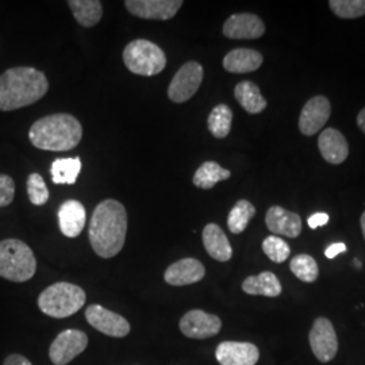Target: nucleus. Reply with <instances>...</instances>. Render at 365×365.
<instances>
[{"label": "nucleus", "instance_id": "nucleus-21", "mask_svg": "<svg viewBox=\"0 0 365 365\" xmlns=\"http://www.w3.org/2000/svg\"><path fill=\"white\" fill-rule=\"evenodd\" d=\"M262 60L260 52L248 48H238L225 56L223 68L230 73H249L257 71L262 66Z\"/></svg>", "mask_w": 365, "mask_h": 365}, {"label": "nucleus", "instance_id": "nucleus-5", "mask_svg": "<svg viewBox=\"0 0 365 365\" xmlns=\"http://www.w3.org/2000/svg\"><path fill=\"white\" fill-rule=\"evenodd\" d=\"M86 292L81 287L66 282H58L45 288L38 297L39 310L52 318H68L86 304Z\"/></svg>", "mask_w": 365, "mask_h": 365}, {"label": "nucleus", "instance_id": "nucleus-33", "mask_svg": "<svg viewBox=\"0 0 365 365\" xmlns=\"http://www.w3.org/2000/svg\"><path fill=\"white\" fill-rule=\"evenodd\" d=\"M15 195V182L7 175H0V207L11 205Z\"/></svg>", "mask_w": 365, "mask_h": 365}, {"label": "nucleus", "instance_id": "nucleus-30", "mask_svg": "<svg viewBox=\"0 0 365 365\" xmlns=\"http://www.w3.org/2000/svg\"><path fill=\"white\" fill-rule=\"evenodd\" d=\"M329 6L342 19H356L365 15V0H330Z\"/></svg>", "mask_w": 365, "mask_h": 365}, {"label": "nucleus", "instance_id": "nucleus-18", "mask_svg": "<svg viewBox=\"0 0 365 365\" xmlns=\"http://www.w3.org/2000/svg\"><path fill=\"white\" fill-rule=\"evenodd\" d=\"M265 223L274 235H284L288 238H297L302 232L299 215L279 206H274L267 211Z\"/></svg>", "mask_w": 365, "mask_h": 365}, {"label": "nucleus", "instance_id": "nucleus-27", "mask_svg": "<svg viewBox=\"0 0 365 365\" xmlns=\"http://www.w3.org/2000/svg\"><path fill=\"white\" fill-rule=\"evenodd\" d=\"M233 111L227 105L215 106L207 119V128L215 138H226L232 129Z\"/></svg>", "mask_w": 365, "mask_h": 365}, {"label": "nucleus", "instance_id": "nucleus-36", "mask_svg": "<svg viewBox=\"0 0 365 365\" xmlns=\"http://www.w3.org/2000/svg\"><path fill=\"white\" fill-rule=\"evenodd\" d=\"M3 365H33L29 360H27L25 356H22V354H16V353H14V354H10V356H7L6 359H4V361H3Z\"/></svg>", "mask_w": 365, "mask_h": 365}, {"label": "nucleus", "instance_id": "nucleus-26", "mask_svg": "<svg viewBox=\"0 0 365 365\" xmlns=\"http://www.w3.org/2000/svg\"><path fill=\"white\" fill-rule=\"evenodd\" d=\"M230 176L232 172L222 168L218 163L206 161L196 170L192 182L197 188L211 190L217 182L227 180Z\"/></svg>", "mask_w": 365, "mask_h": 365}, {"label": "nucleus", "instance_id": "nucleus-2", "mask_svg": "<svg viewBox=\"0 0 365 365\" xmlns=\"http://www.w3.org/2000/svg\"><path fill=\"white\" fill-rule=\"evenodd\" d=\"M49 90L43 72L16 66L0 75V111H13L41 101Z\"/></svg>", "mask_w": 365, "mask_h": 365}, {"label": "nucleus", "instance_id": "nucleus-20", "mask_svg": "<svg viewBox=\"0 0 365 365\" xmlns=\"http://www.w3.org/2000/svg\"><path fill=\"white\" fill-rule=\"evenodd\" d=\"M202 238L206 252L214 260L226 262L232 259L233 249L229 242V238L223 233L221 226H218L217 223L206 225L202 233Z\"/></svg>", "mask_w": 365, "mask_h": 365}, {"label": "nucleus", "instance_id": "nucleus-31", "mask_svg": "<svg viewBox=\"0 0 365 365\" xmlns=\"http://www.w3.org/2000/svg\"><path fill=\"white\" fill-rule=\"evenodd\" d=\"M262 250L274 262H284L291 255V248L284 240L277 235H269L262 241Z\"/></svg>", "mask_w": 365, "mask_h": 365}, {"label": "nucleus", "instance_id": "nucleus-35", "mask_svg": "<svg viewBox=\"0 0 365 365\" xmlns=\"http://www.w3.org/2000/svg\"><path fill=\"white\" fill-rule=\"evenodd\" d=\"M344 252H346V245L344 242H336V244H331L330 247H327L325 250V256L327 259H334Z\"/></svg>", "mask_w": 365, "mask_h": 365}, {"label": "nucleus", "instance_id": "nucleus-28", "mask_svg": "<svg viewBox=\"0 0 365 365\" xmlns=\"http://www.w3.org/2000/svg\"><path fill=\"white\" fill-rule=\"evenodd\" d=\"M256 215V209L249 200H238L235 207L230 210L227 217V227L233 235H241L247 227L249 222Z\"/></svg>", "mask_w": 365, "mask_h": 365}, {"label": "nucleus", "instance_id": "nucleus-19", "mask_svg": "<svg viewBox=\"0 0 365 365\" xmlns=\"http://www.w3.org/2000/svg\"><path fill=\"white\" fill-rule=\"evenodd\" d=\"M318 148L327 163L339 165L342 164L349 155V146L341 131L329 128L322 131L318 138Z\"/></svg>", "mask_w": 365, "mask_h": 365}, {"label": "nucleus", "instance_id": "nucleus-9", "mask_svg": "<svg viewBox=\"0 0 365 365\" xmlns=\"http://www.w3.org/2000/svg\"><path fill=\"white\" fill-rule=\"evenodd\" d=\"M310 346L314 356L321 363L331 361L339 351V339L336 330L327 318H317L310 330Z\"/></svg>", "mask_w": 365, "mask_h": 365}, {"label": "nucleus", "instance_id": "nucleus-32", "mask_svg": "<svg viewBox=\"0 0 365 365\" xmlns=\"http://www.w3.org/2000/svg\"><path fill=\"white\" fill-rule=\"evenodd\" d=\"M27 195L34 206H43L49 200V190L38 173H31L27 178Z\"/></svg>", "mask_w": 365, "mask_h": 365}, {"label": "nucleus", "instance_id": "nucleus-6", "mask_svg": "<svg viewBox=\"0 0 365 365\" xmlns=\"http://www.w3.org/2000/svg\"><path fill=\"white\" fill-rule=\"evenodd\" d=\"M123 63L134 75L156 76L167 66V56L155 42L135 39L123 51Z\"/></svg>", "mask_w": 365, "mask_h": 365}, {"label": "nucleus", "instance_id": "nucleus-24", "mask_svg": "<svg viewBox=\"0 0 365 365\" xmlns=\"http://www.w3.org/2000/svg\"><path fill=\"white\" fill-rule=\"evenodd\" d=\"M68 6L81 26L92 27L98 25L103 15V6L99 0H69Z\"/></svg>", "mask_w": 365, "mask_h": 365}, {"label": "nucleus", "instance_id": "nucleus-25", "mask_svg": "<svg viewBox=\"0 0 365 365\" xmlns=\"http://www.w3.org/2000/svg\"><path fill=\"white\" fill-rule=\"evenodd\" d=\"M80 170H81V160L78 157L57 158L51 165L52 182L54 184L72 185L78 182Z\"/></svg>", "mask_w": 365, "mask_h": 365}, {"label": "nucleus", "instance_id": "nucleus-8", "mask_svg": "<svg viewBox=\"0 0 365 365\" xmlns=\"http://www.w3.org/2000/svg\"><path fill=\"white\" fill-rule=\"evenodd\" d=\"M88 346V336L76 329L61 331L49 348V359L54 365L69 364Z\"/></svg>", "mask_w": 365, "mask_h": 365}, {"label": "nucleus", "instance_id": "nucleus-16", "mask_svg": "<svg viewBox=\"0 0 365 365\" xmlns=\"http://www.w3.org/2000/svg\"><path fill=\"white\" fill-rule=\"evenodd\" d=\"M205 274L206 269L200 261L187 257L170 265L164 274V280L173 287H182L200 282Z\"/></svg>", "mask_w": 365, "mask_h": 365}, {"label": "nucleus", "instance_id": "nucleus-23", "mask_svg": "<svg viewBox=\"0 0 365 365\" xmlns=\"http://www.w3.org/2000/svg\"><path fill=\"white\" fill-rule=\"evenodd\" d=\"M235 96L237 102L249 114H260L267 108V101L261 95L260 88L253 81H241L235 86Z\"/></svg>", "mask_w": 365, "mask_h": 365}, {"label": "nucleus", "instance_id": "nucleus-29", "mask_svg": "<svg viewBox=\"0 0 365 365\" xmlns=\"http://www.w3.org/2000/svg\"><path fill=\"white\" fill-rule=\"evenodd\" d=\"M289 269L299 280L304 283H313L317 280L319 269L318 264L309 255H298L289 262Z\"/></svg>", "mask_w": 365, "mask_h": 365}, {"label": "nucleus", "instance_id": "nucleus-17", "mask_svg": "<svg viewBox=\"0 0 365 365\" xmlns=\"http://www.w3.org/2000/svg\"><path fill=\"white\" fill-rule=\"evenodd\" d=\"M57 217L61 233L69 238H76L87 221L86 207L75 199L66 200L57 211Z\"/></svg>", "mask_w": 365, "mask_h": 365}, {"label": "nucleus", "instance_id": "nucleus-12", "mask_svg": "<svg viewBox=\"0 0 365 365\" xmlns=\"http://www.w3.org/2000/svg\"><path fill=\"white\" fill-rule=\"evenodd\" d=\"M125 6L129 13L155 21L172 19L182 9V0H126Z\"/></svg>", "mask_w": 365, "mask_h": 365}, {"label": "nucleus", "instance_id": "nucleus-3", "mask_svg": "<svg viewBox=\"0 0 365 365\" xmlns=\"http://www.w3.org/2000/svg\"><path fill=\"white\" fill-rule=\"evenodd\" d=\"M29 138L41 150L66 152L80 144L83 128L78 118L71 114H53L36 120L30 128Z\"/></svg>", "mask_w": 365, "mask_h": 365}, {"label": "nucleus", "instance_id": "nucleus-4", "mask_svg": "<svg viewBox=\"0 0 365 365\" xmlns=\"http://www.w3.org/2000/svg\"><path fill=\"white\" fill-rule=\"evenodd\" d=\"M37 271V260L31 248L21 240L0 241V277L14 283L30 280Z\"/></svg>", "mask_w": 365, "mask_h": 365}, {"label": "nucleus", "instance_id": "nucleus-15", "mask_svg": "<svg viewBox=\"0 0 365 365\" xmlns=\"http://www.w3.org/2000/svg\"><path fill=\"white\" fill-rule=\"evenodd\" d=\"M265 33V25L255 14H235L223 25V36L232 39L260 38Z\"/></svg>", "mask_w": 365, "mask_h": 365}, {"label": "nucleus", "instance_id": "nucleus-13", "mask_svg": "<svg viewBox=\"0 0 365 365\" xmlns=\"http://www.w3.org/2000/svg\"><path fill=\"white\" fill-rule=\"evenodd\" d=\"M331 114V106L325 96H314L300 113L299 130L304 135H314L327 125Z\"/></svg>", "mask_w": 365, "mask_h": 365}, {"label": "nucleus", "instance_id": "nucleus-1", "mask_svg": "<svg viewBox=\"0 0 365 365\" xmlns=\"http://www.w3.org/2000/svg\"><path fill=\"white\" fill-rule=\"evenodd\" d=\"M128 232V212L114 199L101 202L92 212L88 238L93 252L102 259H111L122 250Z\"/></svg>", "mask_w": 365, "mask_h": 365}, {"label": "nucleus", "instance_id": "nucleus-11", "mask_svg": "<svg viewBox=\"0 0 365 365\" xmlns=\"http://www.w3.org/2000/svg\"><path fill=\"white\" fill-rule=\"evenodd\" d=\"M179 327L188 339H206L217 336L222 329L220 317L203 310H191L182 315Z\"/></svg>", "mask_w": 365, "mask_h": 365}, {"label": "nucleus", "instance_id": "nucleus-10", "mask_svg": "<svg viewBox=\"0 0 365 365\" xmlns=\"http://www.w3.org/2000/svg\"><path fill=\"white\" fill-rule=\"evenodd\" d=\"M86 318L93 329L106 336L123 339L130 333V324L128 319L119 314L107 310L103 306L91 304L86 310Z\"/></svg>", "mask_w": 365, "mask_h": 365}, {"label": "nucleus", "instance_id": "nucleus-38", "mask_svg": "<svg viewBox=\"0 0 365 365\" xmlns=\"http://www.w3.org/2000/svg\"><path fill=\"white\" fill-rule=\"evenodd\" d=\"M360 225H361V230H363V235H364L365 240V211L361 215V220H360Z\"/></svg>", "mask_w": 365, "mask_h": 365}, {"label": "nucleus", "instance_id": "nucleus-22", "mask_svg": "<svg viewBox=\"0 0 365 365\" xmlns=\"http://www.w3.org/2000/svg\"><path fill=\"white\" fill-rule=\"evenodd\" d=\"M242 289L249 295H261L267 298H276L282 294V284L276 274L272 272H262L257 276H249L244 283Z\"/></svg>", "mask_w": 365, "mask_h": 365}, {"label": "nucleus", "instance_id": "nucleus-7", "mask_svg": "<svg viewBox=\"0 0 365 365\" xmlns=\"http://www.w3.org/2000/svg\"><path fill=\"white\" fill-rule=\"evenodd\" d=\"M203 81V66L188 61L176 72L168 87V98L173 103H184L195 95Z\"/></svg>", "mask_w": 365, "mask_h": 365}, {"label": "nucleus", "instance_id": "nucleus-14", "mask_svg": "<svg viewBox=\"0 0 365 365\" xmlns=\"http://www.w3.org/2000/svg\"><path fill=\"white\" fill-rule=\"evenodd\" d=\"M215 357L221 365H256L260 359V352L256 345L250 342H221L215 351Z\"/></svg>", "mask_w": 365, "mask_h": 365}, {"label": "nucleus", "instance_id": "nucleus-34", "mask_svg": "<svg viewBox=\"0 0 365 365\" xmlns=\"http://www.w3.org/2000/svg\"><path fill=\"white\" fill-rule=\"evenodd\" d=\"M327 222H329V214H327V212H315L307 220L309 227L313 229V230L321 227V226H325V225H327Z\"/></svg>", "mask_w": 365, "mask_h": 365}, {"label": "nucleus", "instance_id": "nucleus-37", "mask_svg": "<svg viewBox=\"0 0 365 365\" xmlns=\"http://www.w3.org/2000/svg\"><path fill=\"white\" fill-rule=\"evenodd\" d=\"M357 125H359V128L361 129V131L365 133V107L357 115Z\"/></svg>", "mask_w": 365, "mask_h": 365}]
</instances>
